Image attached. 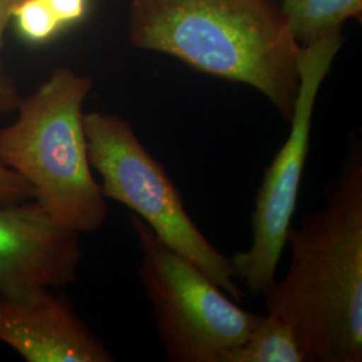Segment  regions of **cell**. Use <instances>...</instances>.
I'll return each instance as SVG.
<instances>
[{
    "label": "cell",
    "mask_w": 362,
    "mask_h": 362,
    "mask_svg": "<svg viewBox=\"0 0 362 362\" xmlns=\"http://www.w3.org/2000/svg\"><path fill=\"white\" fill-rule=\"evenodd\" d=\"M221 362H305L296 332L276 315L263 314L255 330Z\"/></svg>",
    "instance_id": "10"
},
{
    "label": "cell",
    "mask_w": 362,
    "mask_h": 362,
    "mask_svg": "<svg viewBox=\"0 0 362 362\" xmlns=\"http://www.w3.org/2000/svg\"><path fill=\"white\" fill-rule=\"evenodd\" d=\"M91 168L101 176L105 197L129 208L167 246L188 259L242 303L245 291L235 279L231 259L199 230L167 169L145 148L129 122L117 115L83 116Z\"/></svg>",
    "instance_id": "4"
},
{
    "label": "cell",
    "mask_w": 362,
    "mask_h": 362,
    "mask_svg": "<svg viewBox=\"0 0 362 362\" xmlns=\"http://www.w3.org/2000/svg\"><path fill=\"white\" fill-rule=\"evenodd\" d=\"M130 45L262 93L288 122L300 45L270 0H129Z\"/></svg>",
    "instance_id": "2"
},
{
    "label": "cell",
    "mask_w": 362,
    "mask_h": 362,
    "mask_svg": "<svg viewBox=\"0 0 362 362\" xmlns=\"http://www.w3.org/2000/svg\"><path fill=\"white\" fill-rule=\"evenodd\" d=\"M11 22L16 34L30 45L47 43L64 28L45 0H21Z\"/></svg>",
    "instance_id": "11"
},
{
    "label": "cell",
    "mask_w": 362,
    "mask_h": 362,
    "mask_svg": "<svg viewBox=\"0 0 362 362\" xmlns=\"http://www.w3.org/2000/svg\"><path fill=\"white\" fill-rule=\"evenodd\" d=\"M35 197L34 187L25 177L0 164V204L27 202Z\"/></svg>",
    "instance_id": "13"
},
{
    "label": "cell",
    "mask_w": 362,
    "mask_h": 362,
    "mask_svg": "<svg viewBox=\"0 0 362 362\" xmlns=\"http://www.w3.org/2000/svg\"><path fill=\"white\" fill-rule=\"evenodd\" d=\"M281 11L300 46L332 33L362 13V0H284Z\"/></svg>",
    "instance_id": "9"
},
{
    "label": "cell",
    "mask_w": 362,
    "mask_h": 362,
    "mask_svg": "<svg viewBox=\"0 0 362 362\" xmlns=\"http://www.w3.org/2000/svg\"><path fill=\"white\" fill-rule=\"evenodd\" d=\"M81 260V233L37 199L0 204V294L27 299L70 285Z\"/></svg>",
    "instance_id": "7"
},
{
    "label": "cell",
    "mask_w": 362,
    "mask_h": 362,
    "mask_svg": "<svg viewBox=\"0 0 362 362\" xmlns=\"http://www.w3.org/2000/svg\"><path fill=\"white\" fill-rule=\"evenodd\" d=\"M0 341L28 362H113L115 356L54 288L27 299L0 294Z\"/></svg>",
    "instance_id": "8"
},
{
    "label": "cell",
    "mask_w": 362,
    "mask_h": 362,
    "mask_svg": "<svg viewBox=\"0 0 362 362\" xmlns=\"http://www.w3.org/2000/svg\"><path fill=\"white\" fill-rule=\"evenodd\" d=\"M21 0H0V119L13 113L21 101V95L13 77L6 71L1 61L4 34L11 23L13 8Z\"/></svg>",
    "instance_id": "12"
},
{
    "label": "cell",
    "mask_w": 362,
    "mask_h": 362,
    "mask_svg": "<svg viewBox=\"0 0 362 362\" xmlns=\"http://www.w3.org/2000/svg\"><path fill=\"white\" fill-rule=\"evenodd\" d=\"M285 276L263 296L305 362L362 361V144L350 141L322 206L291 226Z\"/></svg>",
    "instance_id": "1"
},
{
    "label": "cell",
    "mask_w": 362,
    "mask_h": 362,
    "mask_svg": "<svg viewBox=\"0 0 362 362\" xmlns=\"http://www.w3.org/2000/svg\"><path fill=\"white\" fill-rule=\"evenodd\" d=\"M59 23L66 27L83 19L88 13L89 0H45Z\"/></svg>",
    "instance_id": "14"
},
{
    "label": "cell",
    "mask_w": 362,
    "mask_h": 362,
    "mask_svg": "<svg viewBox=\"0 0 362 362\" xmlns=\"http://www.w3.org/2000/svg\"><path fill=\"white\" fill-rule=\"evenodd\" d=\"M91 89L89 76L57 67L37 90L21 98L16 119L0 129V164L25 177L39 203L79 233L97 231L107 218L83 127Z\"/></svg>",
    "instance_id": "3"
},
{
    "label": "cell",
    "mask_w": 362,
    "mask_h": 362,
    "mask_svg": "<svg viewBox=\"0 0 362 362\" xmlns=\"http://www.w3.org/2000/svg\"><path fill=\"white\" fill-rule=\"evenodd\" d=\"M140 247L139 279L155 320L157 338L169 362H221L263 320L245 310L207 274L167 246L133 215Z\"/></svg>",
    "instance_id": "5"
},
{
    "label": "cell",
    "mask_w": 362,
    "mask_h": 362,
    "mask_svg": "<svg viewBox=\"0 0 362 362\" xmlns=\"http://www.w3.org/2000/svg\"><path fill=\"white\" fill-rule=\"evenodd\" d=\"M342 46L341 31L300 46L299 89L285 144L274 156L255 197L252 240L231 259L235 279L254 297H263L276 282V269L297 209L298 194L310 149L313 115L318 93Z\"/></svg>",
    "instance_id": "6"
}]
</instances>
